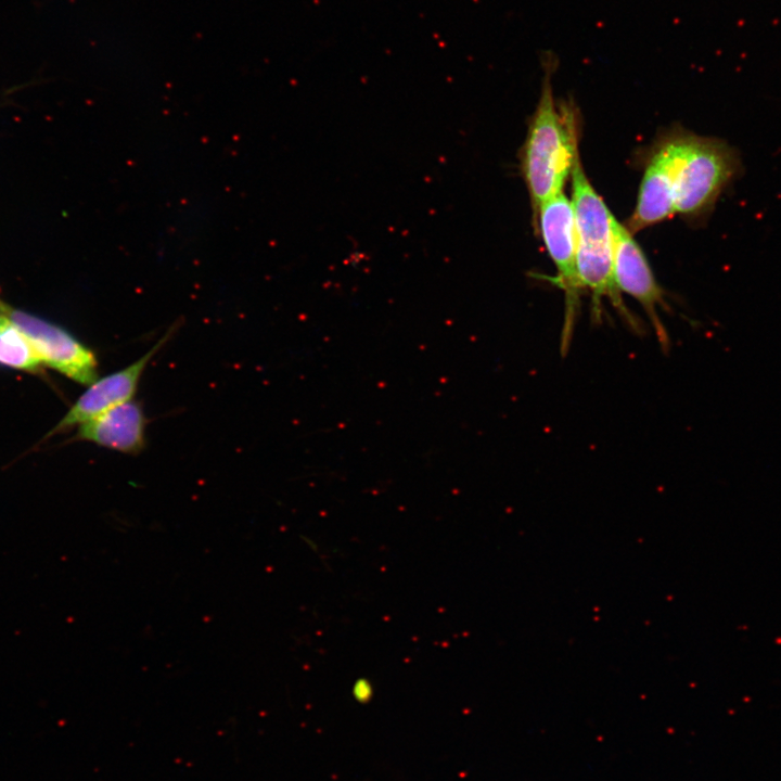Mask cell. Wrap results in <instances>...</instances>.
Segmentation results:
<instances>
[{
    "label": "cell",
    "instance_id": "52a82bcc",
    "mask_svg": "<svg viewBox=\"0 0 781 781\" xmlns=\"http://www.w3.org/2000/svg\"><path fill=\"white\" fill-rule=\"evenodd\" d=\"M174 330L169 329L136 361L118 371L98 377L88 385L87 390L80 395L51 433L56 434L79 426L118 405L132 400L150 360L166 344Z\"/></svg>",
    "mask_w": 781,
    "mask_h": 781
},
{
    "label": "cell",
    "instance_id": "6da1fadb",
    "mask_svg": "<svg viewBox=\"0 0 781 781\" xmlns=\"http://www.w3.org/2000/svg\"><path fill=\"white\" fill-rule=\"evenodd\" d=\"M739 168L727 142L682 128L666 131L652 149L627 227L636 233L675 214L705 216Z\"/></svg>",
    "mask_w": 781,
    "mask_h": 781
},
{
    "label": "cell",
    "instance_id": "8992f818",
    "mask_svg": "<svg viewBox=\"0 0 781 781\" xmlns=\"http://www.w3.org/2000/svg\"><path fill=\"white\" fill-rule=\"evenodd\" d=\"M611 232L614 282L620 293L630 295L642 306L661 347L668 349V334L657 312L658 307L667 308V305L648 259L633 234L614 216Z\"/></svg>",
    "mask_w": 781,
    "mask_h": 781
},
{
    "label": "cell",
    "instance_id": "30bf717a",
    "mask_svg": "<svg viewBox=\"0 0 781 781\" xmlns=\"http://www.w3.org/2000/svg\"><path fill=\"white\" fill-rule=\"evenodd\" d=\"M8 306L0 300V311H4Z\"/></svg>",
    "mask_w": 781,
    "mask_h": 781
},
{
    "label": "cell",
    "instance_id": "277c9868",
    "mask_svg": "<svg viewBox=\"0 0 781 781\" xmlns=\"http://www.w3.org/2000/svg\"><path fill=\"white\" fill-rule=\"evenodd\" d=\"M535 218L550 258L556 268L554 282L564 291L565 311L561 354L566 355L576 322L581 290L576 266V229L572 201L562 192L545 200Z\"/></svg>",
    "mask_w": 781,
    "mask_h": 781
},
{
    "label": "cell",
    "instance_id": "7a4b0ae2",
    "mask_svg": "<svg viewBox=\"0 0 781 781\" xmlns=\"http://www.w3.org/2000/svg\"><path fill=\"white\" fill-rule=\"evenodd\" d=\"M547 69L520 156L534 218L545 200L563 191L579 153V127L575 112L568 105L556 106L550 68Z\"/></svg>",
    "mask_w": 781,
    "mask_h": 781
},
{
    "label": "cell",
    "instance_id": "9c48e42d",
    "mask_svg": "<svg viewBox=\"0 0 781 781\" xmlns=\"http://www.w3.org/2000/svg\"><path fill=\"white\" fill-rule=\"evenodd\" d=\"M0 364L30 372L41 364L26 336L8 316L0 328Z\"/></svg>",
    "mask_w": 781,
    "mask_h": 781
},
{
    "label": "cell",
    "instance_id": "ba28073f",
    "mask_svg": "<svg viewBox=\"0 0 781 781\" xmlns=\"http://www.w3.org/2000/svg\"><path fill=\"white\" fill-rule=\"evenodd\" d=\"M146 419L141 406L129 400L79 425L77 437L124 453H138L145 443Z\"/></svg>",
    "mask_w": 781,
    "mask_h": 781
},
{
    "label": "cell",
    "instance_id": "3957f363",
    "mask_svg": "<svg viewBox=\"0 0 781 781\" xmlns=\"http://www.w3.org/2000/svg\"><path fill=\"white\" fill-rule=\"evenodd\" d=\"M572 205L576 229V266L579 285L592 294V318L600 321L602 299L611 304L628 325L640 331V322L627 309L613 277L611 218L613 214L597 193L584 170L579 153L573 168Z\"/></svg>",
    "mask_w": 781,
    "mask_h": 781
},
{
    "label": "cell",
    "instance_id": "5b68a950",
    "mask_svg": "<svg viewBox=\"0 0 781 781\" xmlns=\"http://www.w3.org/2000/svg\"><path fill=\"white\" fill-rule=\"evenodd\" d=\"M3 312L26 336L41 363L82 385L99 377L95 355L69 332L9 306Z\"/></svg>",
    "mask_w": 781,
    "mask_h": 781
}]
</instances>
